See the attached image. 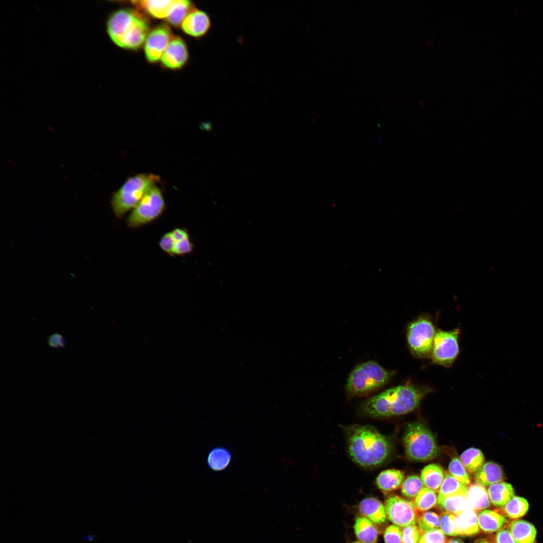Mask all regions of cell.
Masks as SVG:
<instances>
[{
  "label": "cell",
  "instance_id": "cell-1",
  "mask_svg": "<svg viewBox=\"0 0 543 543\" xmlns=\"http://www.w3.org/2000/svg\"><path fill=\"white\" fill-rule=\"evenodd\" d=\"M348 451L358 465L372 468L389 458L391 446L387 437L370 425H354L346 430Z\"/></svg>",
  "mask_w": 543,
  "mask_h": 543
},
{
  "label": "cell",
  "instance_id": "cell-2",
  "mask_svg": "<svg viewBox=\"0 0 543 543\" xmlns=\"http://www.w3.org/2000/svg\"><path fill=\"white\" fill-rule=\"evenodd\" d=\"M430 389L407 384L386 390L367 399L362 410L373 417H387L408 413L415 409Z\"/></svg>",
  "mask_w": 543,
  "mask_h": 543
},
{
  "label": "cell",
  "instance_id": "cell-3",
  "mask_svg": "<svg viewBox=\"0 0 543 543\" xmlns=\"http://www.w3.org/2000/svg\"><path fill=\"white\" fill-rule=\"evenodd\" d=\"M107 30L112 41L117 46L137 49L145 42L148 34L147 21L139 13L121 9L113 13L107 23Z\"/></svg>",
  "mask_w": 543,
  "mask_h": 543
},
{
  "label": "cell",
  "instance_id": "cell-4",
  "mask_svg": "<svg viewBox=\"0 0 543 543\" xmlns=\"http://www.w3.org/2000/svg\"><path fill=\"white\" fill-rule=\"evenodd\" d=\"M160 181L158 175L151 173L138 174L128 178L112 197L111 203L116 217L122 218L133 210L148 190Z\"/></svg>",
  "mask_w": 543,
  "mask_h": 543
},
{
  "label": "cell",
  "instance_id": "cell-5",
  "mask_svg": "<svg viewBox=\"0 0 543 543\" xmlns=\"http://www.w3.org/2000/svg\"><path fill=\"white\" fill-rule=\"evenodd\" d=\"M393 373L374 361H368L356 366L347 380L346 390L352 396L369 395L386 385Z\"/></svg>",
  "mask_w": 543,
  "mask_h": 543
},
{
  "label": "cell",
  "instance_id": "cell-6",
  "mask_svg": "<svg viewBox=\"0 0 543 543\" xmlns=\"http://www.w3.org/2000/svg\"><path fill=\"white\" fill-rule=\"evenodd\" d=\"M407 456L415 461H427L436 457L439 449L435 437L424 424L419 422L409 423L403 436Z\"/></svg>",
  "mask_w": 543,
  "mask_h": 543
},
{
  "label": "cell",
  "instance_id": "cell-7",
  "mask_svg": "<svg viewBox=\"0 0 543 543\" xmlns=\"http://www.w3.org/2000/svg\"><path fill=\"white\" fill-rule=\"evenodd\" d=\"M434 325L427 315L419 316L408 325L407 340L410 351L415 357H430L436 333Z\"/></svg>",
  "mask_w": 543,
  "mask_h": 543
},
{
  "label": "cell",
  "instance_id": "cell-8",
  "mask_svg": "<svg viewBox=\"0 0 543 543\" xmlns=\"http://www.w3.org/2000/svg\"><path fill=\"white\" fill-rule=\"evenodd\" d=\"M165 207L161 190L155 185L132 210L127 219V225L136 228L150 223L161 215Z\"/></svg>",
  "mask_w": 543,
  "mask_h": 543
},
{
  "label": "cell",
  "instance_id": "cell-9",
  "mask_svg": "<svg viewBox=\"0 0 543 543\" xmlns=\"http://www.w3.org/2000/svg\"><path fill=\"white\" fill-rule=\"evenodd\" d=\"M459 329L436 330L430 355L434 364L445 367L452 365L459 353Z\"/></svg>",
  "mask_w": 543,
  "mask_h": 543
},
{
  "label": "cell",
  "instance_id": "cell-10",
  "mask_svg": "<svg viewBox=\"0 0 543 543\" xmlns=\"http://www.w3.org/2000/svg\"><path fill=\"white\" fill-rule=\"evenodd\" d=\"M385 507L388 519L399 527L416 524L418 521L417 509L410 501L391 495L386 499Z\"/></svg>",
  "mask_w": 543,
  "mask_h": 543
},
{
  "label": "cell",
  "instance_id": "cell-11",
  "mask_svg": "<svg viewBox=\"0 0 543 543\" xmlns=\"http://www.w3.org/2000/svg\"><path fill=\"white\" fill-rule=\"evenodd\" d=\"M173 38L171 30L165 24L160 25L151 31L145 41V53L148 60L155 62L161 59Z\"/></svg>",
  "mask_w": 543,
  "mask_h": 543
},
{
  "label": "cell",
  "instance_id": "cell-12",
  "mask_svg": "<svg viewBox=\"0 0 543 543\" xmlns=\"http://www.w3.org/2000/svg\"><path fill=\"white\" fill-rule=\"evenodd\" d=\"M188 58V52L185 43L179 37H173L160 60L165 67L175 69L182 67Z\"/></svg>",
  "mask_w": 543,
  "mask_h": 543
},
{
  "label": "cell",
  "instance_id": "cell-13",
  "mask_svg": "<svg viewBox=\"0 0 543 543\" xmlns=\"http://www.w3.org/2000/svg\"><path fill=\"white\" fill-rule=\"evenodd\" d=\"M211 27V21L207 13L196 9L193 10L181 24L183 30L195 37L205 36Z\"/></svg>",
  "mask_w": 543,
  "mask_h": 543
},
{
  "label": "cell",
  "instance_id": "cell-14",
  "mask_svg": "<svg viewBox=\"0 0 543 543\" xmlns=\"http://www.w3.org/2000/svg\"><path fill=\"white\" fill-rule=\"evenodd\" d=\"M455 515L458 535L471 536L479 532L477 511L469 505L461 513Z\"/></svg>",
  "mask_w": 543,
  "mask_h": 543
},
{
  "label": "cell",
  "instance_id": "cell-15",
  "mask_svg": "<svg viewBox=\"0 0 543 543\" xmlns=\"http://www.w3.org/2000/svg\"><path fill=\"white\" fill-rule=\"evenodd\" d=\"M359 510L364 517L373 523L382 524L387 520L385 506L375 498L369 497L362 500L359 504Z\"/></svg>",
  "mask_w": 543,
  "mask_h": 543
},
{
  "label": "cell",
  "instance_id": "cell-16",
  "mask_svg": "<svg viewBox=\"0 0 543 543\" xmlns=\"http://www.w3.org/2000/svg\"><path fill=\"white\" fill-rule=\"evenodd\" d=\"M474 480L475 483L484 487L501 482L503 480L502 469L498 464L488 462L475 473Z\"/></svg>",
  "mask_w": 543,
  "mask_h": 543
},
{
  "label": "cell",
  "instance_id": "cell-17",
  "mask_svg": "<svg viewBox=\"0 0 543 543\" xmlns=\"http://www.w3.org/2000/svg\"><path fill=\"white\" fill-rule=\"evenodd\" d=\"M509 531L516 543H534L536 530L531 523L523 520H515L510 524Z\"/></svg>",
  "mask_w": 543,
  "mask_h": 543
},
{
  "label": "cell",
  "instance_id": "cell-18",
  "mask_svg": "<svg viewBox=\"0 0 543 543\" xmlns=\"http://www.w3.org/2000/svg\"><path fill=\"white\" fill-rule=\"evenodd\" d=\"M505 517L491 510H482L478 515L480 529L485 532L492 533L502 529L506 523Z\"/></svg>",
  "mask_w": 543,
  "mask_h": 543
},
{
  "label": "cell",
  "instance_id": "cell-19",
  "mask_svg": "<svg viewBox=\"0 0 543 543\" xmlns=\"http://www.w3.org/2000/svg\"><path fill=\"white\" fill-rule=\"evenodd\" d=\"M487 492L490 501L497 507H503L514 496L512 485L502 481L489 486Z\"/></svg>",
  "mask_w": 543,
  "mask_h": 543
},
{
  "label": "cell",
  "instance_id": "cell-20",
  "mask_svg": "<svg viewBox=\"0 0 543 543\" xmlns=\"http://www.w3.org/2000/svg\"><path fill=\"white\" fill-rule=\"evenodd\" d=\"M403 472L396 469H388L382 472L376 478L378 487L381 491L389 492L398 488L403 481Z\"/></svg>",
  "mask_w": 543,
  "mask_h": 543
},
{
  "label": "cell",
  "instance_id": "cell-21",
  "mask_svg": "<svg viewBox=\"0 0 543 543\" xmlns=\"http://www.w3.org/2000/svg\"><path fill=\"white\" fill-rule=\"evenodd\" d=\"M444 475L443 470L440 466L431 464L422 469L420 478L426 488L436 492L439 491Z\"/></svg>",
  "mask_w": 543,
  "mask_h": 543
},
{
  "label": "cell",
  "instance_id": "cell-22",
  "mask_svg": "<svg viewBox=\"0 0 543 543\" xmlns=\"http://www.w3.org/2000/svg\"><path fill=\"white\" fill-rule=\"evenodd\" d=\"M467 499L469 506L477 512L488 508L490 505L485 487L476 483L468 488Z\"/></svg>",
  "mask_w": 543,
  "mask_h": 543
},
{
  "label": "cell",
  "instance_id": "cell-23",
  "mask_svg": "<svg viewBox=\"0 0 543 543\" xmlns=\"http://www.w3.org/2000/svg\"><path fill=\"white\" fill-rule=\"evenodd\" d=\"M174 0L168 1H137L132 3L143 9L153 17L158 19L166 18L170 12Z\"/></svg>",
  "mask_w": 543,
  "mask_h": 543
},
{
  "label": "cell",
  "instance_id": "cell-24",
  "mask_svg": "<svg viewBox=\"0 0 543 543\" xmlns=\"http://www.w3.org/2000/svg\"><path fill=\"white\" fill-rule=\"evenodd\" d=\"M354 530L356 536L362 543H376L378 531L375 526L367 518L359 517L355 520Z\"/></svg>",
  "mask_w": 543,
  "mask_h": 543
},
{
  "label": "cell",
  "instance_id": "cell-25",
  "mask_svg": "<svg viewBox=\"0 0 543 543\" xmlns=\"http://www.w3.org/2000/svg\"><path fill=\"white\" fill-rule=\"evenodd\" d=\"M232 456L230 451L223 447H216L209 452L207 462L209 468L219 472L225 470L230 464Z\"/></svg>",
  "mask_w": 543,
  "mask_h": 543
},
{
  "label": "cell",
  "instance_id": "cell-26",
  "mask_svg": "<svg viewBox=\"0 0 543 543\" xmlns=\"http://www.w3.org/2000/svg\"><path fill=\"white\" fill-rule=\"evenodd\" d=\"M195 9L193 4L190 1L174 0L166 19L170 24L174 26H181L186 17Z\"/></svg>",
  "mask_w": 543,
  "mask_h": 543
},
{
  "label": "cell",
  "instance_id": "cell-27",
  "mask_svg": "<svg viewBox=\"0 0 543 543\" xmlns=\"http://www.w3.org/2000/svg\"><path fill=\"white\" fill-rule=\"evenodd\" d=\"M468 488L458 481L449 473H445L444 478L439 490L438 498L463 495L467 496Z\"/></svg>",
  "mask_w": 543,
  "mask_h": 543
},
{
  "label": "cell",
  "instance_id": "cell-28",
  "mask_svg": "<svg viewBox=\"0 0 543 543\" xmlns=\"http://www.w3.org/2000/svg\"><path fill=\"white\" fill-rule=\"evenodd\" d=\"M467 471L470 473H475L484 464L485 458L482 452L479 449L470 448L464 451L460 459Z\"/></svg>",
  "mask_w": 543,
  "mask_h": 543
},
{
  "label": "cell",
  "instance_id": "cell-29",
  "mask_svg": "<svg viewBox=\"0 0 543 543\" xmlns=\"http://www.w3.org/2000/svg\"><path fill=\"white\" fill-rule=\"evenodd\" d=\"M437 504L443 512L454 514L461 513L469 506L467 496L463 495L438 498Z\"/></svg>",
  "mask_w": 543,
  "mask_h": 543
},
{
  "label": "cell",
  "instance_id": "cell-30",
  "mask_svg": "<svg viewBox=\"0 0 543 543\" xmlns=\"http://www.w3.org/2000/svg\"><path fill=\"white\" fill-rule=\"evenodd\" d=\"M503 507L508 517L511 519H518L527 513L529 508V504L525 498L514 496Z\"/></svg>",
  "mask_w": 543,
  "mask_h": 543
},
{
  "label": "cell",
  "instance_id": "cell-31",
  "mask_svg": "<svg viewBox=\"0 0 543 543\" xmlns=\"http://www.w3.org/2000/svg\"><path fill=\"white\" fill-rule=\"evenodd\" d=\"M437 502L436 492L424 487L415 496L414 503L417 510L426 511L435 507Z\"/></svg>",
  "mask_w": 543,
  "mask_h": 543
},
{
  "label": "cell",
  "instance_id": "cell-32",
  "mask_svg": "<svg viewBox=\"0 0 543 543\" xmlns=\"http://www.w3.org/2000/svg\"><path fill=\"white\" fill-rule=\"evenodd\" d=\"M424 486L420 477L417 475H411L403 482L401 491L404 496L409 498H413L424 488Z\"/></svg>",
  "mask_w": 543,
  "mask_h": 543
},
{
  "label": "cell",
  "instance_id": "cell-33",
  "mask_svg": "<svg viewBox=\"0 0 543 543\" xmlns=\"http://www.w3.org/2000/svg\"><path fill=\"white\" fill-rule=\"evenodd\" d=\"M417 522L422 534L427 531L439 528L440 517L434 512L426 511L419 517Z\"/></svg>",
  "mask_w": 543,
  "mask_h": 543
},
{
  "label": "cell",
  "instance_id": "cell-34",
  "mask_svg": "<svg viewBox=\"0 0 543 543\" xmlns=\"http://www.w3.org/2000/svg\"><path fill=\"white\" fill-rule=\"evenodd\" d=\"M448 471L452 477L466 486L470 484V479L468 471L458 458L455 457L450 461Z\"/></svg>",
  "mask_w": 543,
  "mask_h": 543
},
{
  "label": "cell",
  "instance_id": "cell-35",
  "mask_svg": "<svg viewBox=\"0 0 543 543\" xmlns=\"http://www.w3.org/2000/svg\"><path fill=\"white\" fill-rule=\"evenodd\" d=\"M439 517V528L442 532L445 535L449 536L458 535L455 515L450 513L443 512L440 514Z\"/></svg>",
  "mask_w": 543,
  "mask_h": 543
},
{
  "label": "cell",
  "instance_id": "cell-36",
  "mask_svg": "<svg viewBox=\"0 0 543 543\" xmlns=\"http://www.w3.org/2000/svg\"><path fill=\"white\" fill-rule=\"evenodd\" d=\"M401 533L402 543H418L422 535L416 524L403 527Z\"/></svg>",
  "mask_w": 543,
  "mask_h": 543
},
{
  "label": "cell",
  "instance_id": "cell-37",
  "mask_svg": "<svg viewBox=\"0 0 543 543\" xmlns=\"http://www.w3.org/2000/svg\"><path fill=\"white\" fill-rule=\"evenodd\" d=\"M445 534L439 528L423 533L418 543H446Z\"/></svg>",
  "mask_w": 543,
  "mask_h": 543
},
{
  "label": "cell",
  "instance_id": "cell-38",
  "mask_svg": "<svg viewBox=\"0 0 543 543\" xmlns=\"http://www.w3.org/2000/svg\"><path fill=\"white\" fill-rule=\"evenodd\" d=\"M193 249V244L190 237L174 241L173 253L174 255L183 256L190 253Z\"/></svg>",
  "mask_w": 543,
  "mask_h": 543
},
{
  "label": "cell",
  "instance_id": "cell-39",
  "mask_svg": "<svg viewBox=\"0 0 543 543\" xmlns=\"http://www.w3.org/2000/svg\"><path fill=\"white\" fill-rule=\"evenodd\" d=\"M384 537L385 543H402L401 530L394 524L389 525L386 529Z\"/></svg>",
  "mask_w": 543,
  "mask_h": 543
},
{
  "label": "cell",
  "instance_id": "cell-40",
  "mask_svg": "<svg viewBox=\"0 0 543 543\" xmlns=\"http://www.w3.org/2000/svg\"><path fill=\"white\" fill-rule=\"evenodd\" d=\"M159 245L165 253L171 256H174V241L170 232L164 234L161 237Z\"/></svg>",
  "mask_w": 543,
  "mask_h": 543
},
{
  "label": "cell",
  "instance_id": "cell-41",
  "mask_svg": "<svg viewBox=\"0 0 543 543\" xmlns=\"http://www.w3.org/2000/svg\"><path fill=\"white\" fill-rule=\"evenodd\" d=\"M47 343L51 347L62 348L66 346V341L62 334L55 332L48 337Z\"/></svg>",
  "mask_w": 543,
  "mask_h": 543
},
{
  "label": "cell",
  "instance_id": "cell-42",
  "mask_svg": "<svg viewBox=\"0 0 543 543\" xmlns=\"http://www.w3.org/2000/svg\"><path fill=\"white\" fill-rule=\"evenodd\" d=\"M495 539L496 543H516L509 530L507 529H502L498 531Z\"/></svg>",
  "mask_w": 543,
  "mask_h": 543
},
{
  "label": "cell",
  "instance_id": "cell-43",
  "mask_svg": "<svg viewBox=\"0 0 543 543\" xmlns=\"http://www.w3.org/2000/svg\"><path fill=\"white\" fill-rule=\"evenodd\" d=\"M170 232L174 241L179 240L189 237V233L185 229L177 228L172 230Z\"/></svg>",
  "mask_w": 543,
  "mask_h": 543
},
{
  "label": "cell",
  "instance_id": "cell-44",
  "mask_svg": "<svg viewBox=\"0 0 543 543\" xmlns=\"http://www.w3.org/2000/svg\"><path fill=\"white\" fill-rule=\"evenodd\" d=\"M446 543H464L461 540L456 538H451L449 539Z\"/></svg>",
  "mask_w": 543,
  "mask_h": 543
},
{
  "label": "cell",
  "instance_id": "cell-45",
  "mask_svg": "<svg viewBox=\"0 0 543 543\" xmlns=\"http://www.w3.org/2000/svg\"><path fill=\"white\" fill-rule=\"evenodd\" d=\"M94 537L95 536L92 534L87 535L84 536V539L86 541H90L94 539Z\"/></svg>",
  "mask_w": 543,
  "mask_h": 543
},
{
  "label": "cell",
  "instance_id": "cell-46",
  "mask_svg": "<svg viewBox=\"0 0 543 543\" xmlns=\"http://www.w3.org/2000/svg\"><path fill=\"white\" fill-rule=\"evenodd\" d=\"M477 543H490V542H489L487 540H484V539H481V540H480L478 541V542Z\"/></svg>",
  "mask_w": 543,
  "mask_h": 543
},
{
  "label": "cell",
  "instance_id": "cell-47",
  "mask_svg": "<svg viewBox=\"0 0 543 543\" xmlns=\"http://www.w3.org/2000/svg\"><path fill=\"white\" fill-rule=\"evenodd\" d=\"M352 543H362V542H358V541H355V542H352Z\"/></svg>",
  "mask_w": 543,
  "mask_h": 543
}]
</instances>
